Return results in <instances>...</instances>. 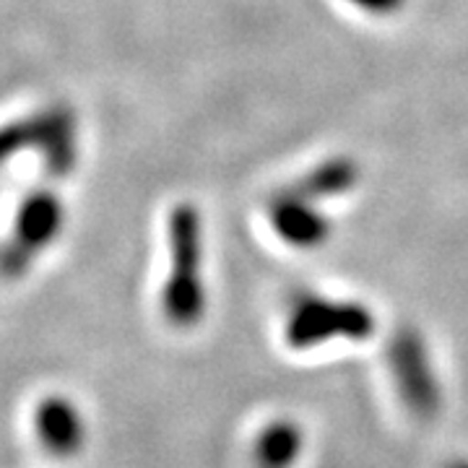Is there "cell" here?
Masks as SVG:
<instances>
[{
	"label": "cell",
	"mask_w": 468,
	"mask_h": 468,
	"mask_svg": "<svg viewBox=\"0 0 468 468\" xmlns=\"http://www.w3.org/2000/svg\"><path fill=\"white\" fill-rule=\"evenodd\" d=\"M388 367L403 406L417 419H432L440 409V383L424 338L401 328L388 346Z\"/></svg>",
	"instance_id": "3"
},
{
	"label": "cell",
	"mask_w": 468,
	"mask_h": 468,
	"mask_svg": "<svg viewBox=\"0 0 468 468\" xmlns=\"http://www.w3.org/2000/svg\"><path fill=\"white\" fill-rule=\"evenodd\" d=\"M375 334V318L359 302H341L302 294L286 318V341L292 349H315L334 338L362 341Z\"/></svg>",
	"instance_id": "2"
},
{
	"label": "cell",
	"mask_w": 468,
	"mask_h": 468,
	"mask_svg": "<svg viewBox=\"0 0 468 468\" xmlns=\"http://www.w3.org/2000/svg\"><path fill=\"white\" fill-rule=\"evenodd\" d=\"M356 180H359L356 162L349 156H335V159H328L315 169H310L304 177H300L286 190L300 198H307V201H323V198H335V196L349 193Z\"/></svg>",
	"instance_id": "6"
},
{
	"label": "cell",
	"mask_w": 468,
	"mask_h": 468,
	"mask_svg": "<svg viewBox=\"0 0 468 468\" xmlns=\"http://www.w3.org/2000/svg\"><path fill=\"white\" fill-rule=\"evenodd\" d=\"M34 435L42 451L58 461H70L86 448V419L68 396L50 393L34 409Z\"/></svg>",
	"instance_id": "4"
},
{
	"label": "cell",
	"mask_w": 468,
	"mask_h": 468,
	"mask_svg": "<svg viewBox=\"0 0 468 468\" xmlns=\"http://www.w3.org/2000/svg\"><path fill=\"white\" fill-rule=\"evenodd\" d=\"M162 307L175 328H193L206 313L201 218L193 208H180L172 218V273Z\"/></svg>",
	"instance_id": "1"
},
{
	"label": "cell",
	"mask_w": 468,
	"mask_h": 468,
	"mask_svg": "<svg viewBox=\"0 0 468 468\" xmlns=\"http://www.w3.org/2000/svg\"><path fill=\"white\" fill-rule=\"evenodd\" d=\"M255 466L292 468L302 452V430L289 419H276L255 440Z\"/></svg>",
	"instance_id": "7"
},
{
	"label": "cell",
	"mask_w": 468,
	"mask_h": 468,
	"mask_svg": "<svg viewBox=\"0 0 468 468\" xmlns=\"http://www.w3.org/2000/svg\"><path fill=\"white\" fill-rule=\"evenodd\" d=\"M445 468H468V458H461V461H452L451 466Z\"/></svg>",
	"instance_id": "9"
},
{
	"label": "cell",
	"mask_w": 468,
	"mask_h": 468,
	"mask_svg": "<svg viewBox=\"0 0 468 468\" xmlns=\"http://www.w3.org/2000/svg\"><path fill=\"white\" fill-rule=\"evenodd\" d=\"M271 227L294 248H318L331 232L328 218L320 214L313 201L300 198L289 190L271 203Z\"/></svg>",
	"instance_id": "5"
},
{
	"label": "cell",
	"mask_w": 468,
	"mask_h": 468,
	"mask_svg": "<svg viewBox=\"0 0 468 468\" xmlns=\"http://www.w3.org/2000/svg\"><path fill=\"white\" fill-rule=\"evenodd\" d=\"M349 3L367 11V14H375V16H390L401 8L406 0H349Z\"/></svg>",
	"instance_id": "8"
}]
</instances>
